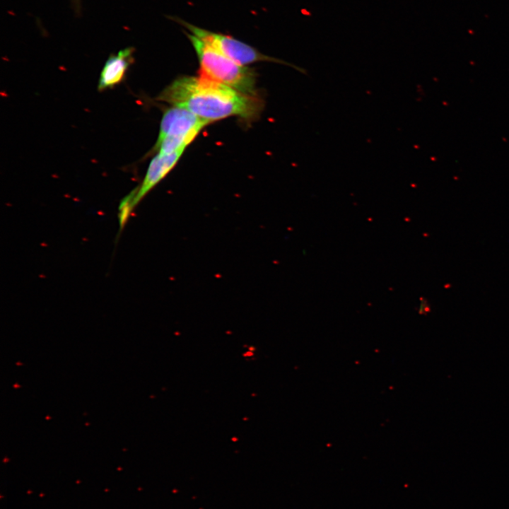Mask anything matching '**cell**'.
I'll use <instances>...</instances> for the list:
<instances>
[{"instance_id":"obj_7","label":"cell","mask_w":509,"mask_h":509,"mask_svg":"<svg viewBox=\"0 0 509 509\" xmlns=\"http://www.w3.org/2000/svg\"><path fill=\"white\" fill-rule=\"evenodd\" d=\"M431 312L430 304L426 298H421L419 301L418 312L422 315H426Z\"/></svg>"},{"instance_id":"obj_3","label":"cell","mask_w":509,"mask_h":509,"mask_svg":"<svg viewBox=\"0 0 509 509\" xmlns=\"http://www.w3.org/2000/svg\"><path fill=\"white\" fill-rule=\"evenodd\" d=\"M209 123L185 108L172 106L163 115L152 151L171 153L185 149Z\"/></svg>"},{"instance_id":"obj_5","label":"cell","mask_w":509,"mask_h":509,"mask_svg":"<svg viewBox=\"0 0 509 509\" xmlns=\"http://www.w3.org/2000/svg\"><path fill=\"white\" fill-rule=\"evenodd\" d=\"M184 151L185 149H180L171 153H157L153 158L141 185L135 188L121 202L119 208L121 227L139 202L175 167Z\"/></svg>"},{"instance_id":"obj_4","label":"cell","mask_w":509,"mask_h":509,"mask_svg":"<svg viewBox=\"0 0 509 509\" xmlns=\"http://www.w3.org/2000/svg\"><path fill=\"white\" fill-rule=\"evenodd\" d=\"M170 18L185 28L188 33L240 65L246 66L263 61L288 64L278 59L263 54L255 47L232 36L202 28L177 16H170Z\"/></svg>"},{"instance_id":"obj_2","label":"cell","mask_w":509,"mask_h":509,"mask_svg":"<svg viewBox=\"0 0 509 509\" xmlns=\"http://www.w3.org/2000/svg\"><path fill=\"white\" fill-rule=\"evenodd\" d=\"M185 33L197 54L201 75L242 93L255 95L256 78L252 69L235 63L192 34Z\"/></svg>"},{"instance_id":"obj_8","label":"cell","mask_w":509,"mask_h":509,"mask_svg":"<svg viewBox=\"0 0 509 509\" xmlns=\"http://www.w3.org/2000/svg\"><path fill=\"white\" fill-rule=\"evenodd\" d=\"M81 0H72V6L75 13L78 16L81 13Z\"/></svg>"},{"instance_id":"obj_6","label":"cell","mask_w":509,"mask_h":509,"mask_svg":"<svg viewBox=\"0 0 509 509\" xmlns=\"http://www.w3.org/2000/svg\"><path fill=\"white\" fill-rule=\"evenodd\" d=\"M134 48L128 47L109 57L100 73L99 90L112 88L124 79L129 66L134 62Z\"/></svg>"},{"instance_id":"obj_1","label":"cell","mask_w":509,"mask_h":509,"mask_svg":"<svg viewBox=\"0 0 509 509\" xmlns=\"http://www.w3.org/2000/svg\"><path fill=\"white\" fill-rule=\"evenodd\" d=\"M157 100L185 108L209 123L230 116L254 119L262 108L255 95L242 93L201 74L174 80Z\"/></svg>"}]
</instances>
